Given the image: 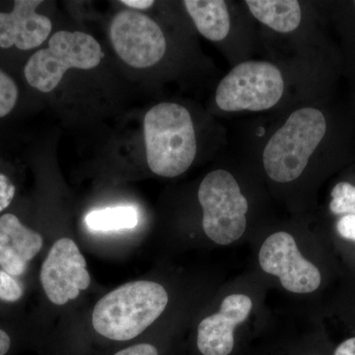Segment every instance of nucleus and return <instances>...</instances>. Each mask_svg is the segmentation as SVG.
<instances>
[{
    "label": "nucleus",
    "mask_w": 355,
    "mask_h": 355,
    "mask_svg": "<svg viewBox=\"0 0 355 355\" xmlns=\"http://www.w3.org/2000/svg\"><path fill=\"white\" fill-rule=\"evenodd\" d=\"M168 299L167 291L157 282H128L98 301L93 310V327L110 340H132L160 317Z\"/></svg>",
    "instance_id": "nucleus-1"
},
{
    "label": "nucleus",
    "mask_w": 355,
    "mask_h": 355,
    "mask_svg": "<svg viewBox=\"0 0 355 355\" xmlns=\"http://www.w3.org/2000/svg\"><path fill=\"white\" fill-rule=\"evenodd\" d=\"M147 164L158 176L174 178L186 172L197 155V137L188 110L161 103L144 121Z\"/></svg>",
    "instance_id": "nucleus-2"
},
{
    "label": "nucleus",
    "mask_w": 355,
    "mask_h": 355,
    "mask_svg": "<svg viewBox=\"0 0 355 355\" xmlns=\"http://www.w3.org/2000/svg\"><path fill=\"white\" fill-rule=\"evenodd\" d=\"M326 132V119L319 110L308 107L293 112L263 150L268 176L277 183H289L300 177Z\"/></svg>",
    "instance_id": "nucleus-3"
},
{
    "label": "nucleus",
    "mask_w": 355,
    "mask_h": 355,
    "mask_svg": "<svg viewBox=\"0 0 355 355\" xmlns=\"http://www.w3.org/2000/svg\"><path fill=\"white\" fill-rule=\"evenodd\" d=\"M103 57L101 46L90 35L58 31L51 36L48 48L29 58L25 78L33 88L49 93L58 87L67 70L94 69Z\"/></svg>",
    "instance_id": "nucleus-4"
},
{
    "label": "nucleus",
    "mask_w": 355,
    "mask_h": 355,
    "mask_svg": "<svg viewBox=\"0 0 355 355\" xmlns=\"http://www.w3.org/2000/svg\"><path fill=\"white\" fill-rule=\"evenodd\" d=\"M198 198L203 231L211 241L229 245L244 234L248 202L230 173L222 169L209 173L198 188Z\"/></svg>",
    "instance_id": "nucleus-5"
},
{
    "label": "nucleus",
    "mask_w": 355,
    "mask_h": 355,
    "mask_svg": "<svg viewBox=\"0 0 355 355\" xmlns=\"http://www.w3.org/2000/svg\"><path fill=\"white\" fill-rule=\"evenodd\" d=\"M284 92V77L275 65L249 60L236 65L222 79L216 102L222 111L260 112L275 107Z\"/></svg>",
    "instance_id": "nucleus-6"
},
{
    "label": "nucleus",
    "mask_w": 355,
    "mask_h": 355,
    "mask_svg": "<svg viewBox=\"0 0 355 355\" xmlns=\"http://www.w3.org/2000/svg\"><path fill=\"white\" fill-rule=\"evenodd\" d=\"M110 38L119 57L135 69H146L160 62L166 39L155 21L146 14L123 10L112 20Z\"/></svg>",
    "instance_id": "nucleus-7"
},
{
    "label": "nucleus",
    "mask_w": 355,
    "mask_h": 355,
    "mask_svg": "<svg viewBox=\"0 0 355 355\" xmlns=\"http://www.w3.org/2000/svg\"><path fill=\"white\" fill-rule=\"evenodd\" d=\"M85 259L69 238L58 240L42 265L40 279L51 303L64 305L87 289L91 277Z\"/></svg>",
    "instance_id": "nucleus-8"
},
{
    "label": "nucleus",
    "mask_w": 355,
    "mask_h": 355,
    "mask_svg": "<svg viewBox=\"0 0 355 355\" xmlns=\"http://www.w3.org/2000/svg\"><path fill=\"white\" fill-rule=\"evenodd\" d=\"M259 260L266 273L279 277L284 288L293 293H311L321 284L320 270L303 258L288 233L270 235L261 248Z\"/></svg>",
    "instance_id": "nucleus-9"
},
{
    "label": "nucleus",
    "mask_w": 355,
    "mask_h": 355,
    "mask_svg": "<svg viewBox=\"0 0 355 355\" xmlns=\"http://www.w3.org/2000/svg\"><path fill=\"white\" fill-rule=\"evenodd\" d=\"M251 299L232 294L224 299L220 311L203 319L198 328V349L203 355H228L234 347V330L252 310Z\"/></svg>",
    "instance_id": "nucleus-10"
},
{
    "label": "nucleus",
    "mask_w": 355,
    "mask_h": 355,
    "mask_svg": "<svg viewBox=\"0 0 355 355\" xmlns=\"http://www.w3.org/2000/svg\"><path fill=\"white\" fill-rule=\"evenodd\" d=\"M41 0H16L12 11L0 12V48L15 46L33 50L50 36L53 24L46 16L37 12Z\"/></svg>",
    "instance_id": "nucleus-11"
},
{
    "label": "nucleus",
    "mask_w": 355,
    "mask_h": 355,
    "mask_svg": "<svg viewBox=\"0 0 355 355\" xmlns=\"http://www.w3.org/2000/svg\"><path fill=\"white\" fill-rule=\"evenodd\" d=\"M42 247V236L26 227L17 216L0 217V266L4 272L12 277L23 275Z\"/></svg>",
    "instance_id": "nucleus-12"
},
{
    "label": "nucleus",
    "mask_w": 355,
    "mask_h": 355,
    "mask_svg": "<svg viewBox=\"0 0 355 355\" xmlns=\"http://www.w3.org/2000/svg\"><path fill=\"white\" fill-rule=\"evenodd\" d=\"M198 32L209 41L225 39L230 31V15L223 0H186L183 2Z\"/></svg>",
    "instance_id": "nucleus-13"
},
{
    "label": "nucleus",
    "mask_w": 355,
    "mask_h": 355,
    "mask_svg": "<svg viewBox=\"0 0 355 355\" xmlns=\"http://www.w3.org/2000/svg\"><path fill=\"white\" fill-rule=\"evenodd\" d=\"M257 20L279 33H289L300 25L302 12L296 0H247Z\"/></svg>",
    "instance_id": "nucleus-14"
},
{
    "label": "nucleus",
    "mask_w": 355,
    "mask_h": 355,
    "mask_svg": "<svg viewBox=\"0 0 355 355\" xmlns=\"http://www.w3.org/2000/svg\"><path fill=\"white\" fill-rule=\"evenodd\" d=\"M85 222L92 231L121 230L135 228L139 223V216L132 207H111L89 212Z\"/></svg>",
    "instance_id": "nucleus-15"
},
{
    "label": "nucleus",
    "mask_w": 355,
    "mask_h": 355,
    "mask_svg": "<svg viewBox=\"0 0 355 355\" xmlns=\"http://www.w3.org/2000/svg\"><path fill=\"white\" fill-rule=\"evenodd\" d=\"M331 211L335 214H355V187L338 183L331 191Z\"/></svg>",
    "instance_id": "nucleus-16"
},
{
    "label": "nucleus",
    "mask_w": 355,
    "mask_h": 355,
    "mask_svg": "<svg viewBox=\"0 0 355 355\" xmlns=\"http://www.w3.org/2000/svg\"><path fill=\"white\" fill-rule=\"evenodd\" d=\"M17 99V85L8 74L0 69V118L12 111Z\"/></svg>",
    "instance_id": "nucleus-17"
},
{
    "label": "nucleus",
    "mask_w": 355,
    "mask_h": 355,
    "mask_svg": "<svg viewBox=\"0 0 355 355\" xmlns=\"http://www.w3.org/2000/svg\"><path fill=\"white\" fill-rule=\"evenodd\" d=\"M23 295V288L12 275L0 270V300L16 302Z\"/></svg>",
    "instance_id": "nucleus-18"
},
{
    "label": "nucleus",
    "mask_w": 355,
    "mask_h": 355,
    "mask_svg": "<svg viewBox=\"0 0 355 355\" xmlns=\"http://www.w3.org/2000/svg\"><path fill=\"white\" fill-rule=\"evenodd\" d=\"M15 186L6 175L0 173V212L7 209L15 196Z\"/></svg>",
    "instance_id": "nucleus-19"
},
{
    "label": "nucleus",
    "mask_w": 355,
    "mask_h": 355,
    "mask_svg": "<svg viewBox=\"0 0 355 355\" xmlns=\"http://www.w3.org/2000/svg\"><path fill=\"white\" fill-rule=\"evenodd\" d=\"M336 229L343 238L355 241V214L342 217L336 224Z\"/></svg>",
    "instance_id": "nucleus-20"
},
{
    "label": "nucleus",
    "mask_w": 355,
    "mask_h": 355,
    "mask_svg": "<svg viewBox=\"0 0 355 355\" xmlns=\"http://www.w3.org/2000/svg\"><path fill=\"white\" fill-rule=\"evenodd\" d=\"M114 355H159L157 349L148 343L132 345L128 349L121 350Z\"/></svg>",
    "instance_id": "nucleus-21"
},
{
    "label": "nucleus",
    "mask_w": 355,
    "mask_h": 355,
    "mask_svg": "<svg viewBox=\"0 0 355 355\" xmlns=\"http://www.w3.org/2000/svg\"><path fill=\"white\" fill-rule=\"evenodd\" d=\"M121 3L137 10H146L153 6L154 1L153 0H123Z\"/></svg>",
    "instance_id": "nucleus-22"
},
{
    "label": "nucleus",
    "mask_w": 355,
    "mask_h": 355,
    "mask_svg": "<svg viewBox=\"0 0 355 355\" xmlns=\"http://www.w3.org/2000/svg\"><path fill=\"white\" fill-rule=\"evenodd\" d=\"M335 355H355V338H349L338 345Z\"/></svg>",
    "instance_id": "nucleus-23"
},
{
    "label": "nucleus",
    "mask_w": 355,
    "mask_h": 355,
    "mask_svg": "<svg viewBox=\"0 0 355 355\" xmlns=\"http://www.w3.org/2000/svg\"><path fill=\"white\" fill-rule=\"evenodd\" d=\"M11 340L6 331L0 330V355H6L10 349Z\"/></svg>",
    "instance_id": "nucleus-24"
},
{
    "label": "nucleus",
    "mask_w": 355,
    "mask_h": 355,
    "mask_svg": "<svg viewBox=\"0 0 355 355\" xmlns=\"http://www.w3.org/2000/svg\"><path fill=\"white\" fill-rule=\"evenodd\" d=\"M354 4H355V2H354Z\"/></svg>",
    "instance_id": "nucleus-25"
}]
</instances>
